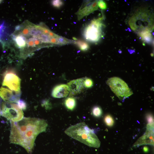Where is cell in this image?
Masks as SVG:
<instances>
[{"label": "cell", "mask_w": 154, "mask_h": 154, "mask_svg": "<svg viewBox=\"0 0 154 154\" xmlns=\"http://www.w3.org/2000/svg\"><path fill=\"white\" fill-rule=\"evenodd\" d=\"M92 112L94 116L96 117H100L102 114V111L101 108L98 106H95L92 109Z\"/></svg>", "instance_id": "cell-17"}, {"label": "cell", "mask_w": 154, "mask_h": 154, "mask_svg": "<svg viewBox=\"0 0 154 154\" xmlns=\"http://www.w3.org/2000/svg\"><path fill=\"white\" fill-rule=\"evenodd\" d=\"M10 122V143L21 146L30 154L37 137L45 131L48 126L45 120L36 118L24 117L19 121Z\"/></svg>", "instance_id": "cell-2"}, {"label": "cell", "mask_w": 154, "mask_h": 154, "mask_svg": "<svg viewBox=\"0 0 154 154\" xmlns=\"http://www.w3.org/2000/svg\"><path fill=\"white\" fill-rule=\"evenodd\" d=\"M102 17L94 19L84 28L83 35L87 40L96 42L102 37V28L104 26L102 22Z\"/></svg>", "instance_id": "cell-4"}, {"label": "cell", "mask_w": 154, "mask_h": 154, "mask_svg": "<svg viewBox=\"0 0 154 154\" xmlns=\"http://www.w3.org/2000/svg\"><path fill=\"white\" fill-rule=\"evenodd\" d=\"M68 136L89 146L96 148L100 142L94 130L84 122L70 126L64 131Z\"/></svg>", "instance_id": "cell-3"}, {"label": "cell", "mask_w": 154, "mask_h": 154, "mask_svg": "<svg viewBox=\"0 0 154 154\" xmlns=\"http://www.w3.org/2000/svg\"><path fill=\"white\" fill-rule=\"evenodd\" d=\"M21 94L20 92H13L3 87L0 88V97L6 102L17 103L20 100Z\"/></svg>", "instance_id": "cell-10"}, {"label": "cell", "mask_w": 154, "mask_h": 154, "mask_svg": "<svg viewBox=\"0 0 154 154\" xmlns=\"http://www.w3.org/2000/svg\"><path fill=\"white\" fill-rule=\"evenodd\" d=\"M98 1H84L76 13L78 20L88 15L98 8Z\"/></svg>", "instance_id": "cell-8"}, {"label": "cell", "mask_w": 154, "mask_h": 154, "mask_svg": "<svg viewBox=\"0 0 154 154\" xmlns=\"http://www.w3.org/2000/svg\"><path fill=\"white\" fill-rule=\"evenodd\" d=\"M154 125L147 124L146 132L134 144V146L143 145H154Z\"/></svg>", "instance_id": "cell-9"}, {"label": "cell", "mask_w": 154, "mask_h": 154, "mask_svg": "<svg viewBox=\"0 0 154 154\" xmlns=\"http://www.w3.org/2000/svg\"><path fill=\"white\" fill-rule=\"evenodd\" d=\"M107 83L112 91L121 100H124L133 94L127 84L119 78H111L107 80Z\"/></svg>", "instance_id": "cell-5"}, {"label": "cell", "mask_w": 154, "mask_h": 154, "mask_svg": "<svg viewBox=\"0 0 154 154\" xmlns=\"http://www.w3.org/2000/svg\"><path fill=\"white\" fill-rule=\"evenodd\" d=\"M2 1H2V0H0V3H1Z\"/></svg>", "instance_id": "cell-25"}, {"label": "cell", "mask_w": 154, "mask_h": 154, "mask_svg": "<svg viewBox=\"0 0 154 154\" xmlns=\"http://www.w3.org/2000/svg\"><path fill=\"white\" fill-rule=\"evenodd\" d=\"M98 7L102 10H105L107 9V5L106 3L103 0L98 1Z\"/></svg>", "instance_id": "cell-20"}, {"label": "cell", "mask_w": 154, "mask_h": 154, "mask_svg": "<svg viewBox=\"0 0 154 154\" xmlns=\"http://www.w3.org/2000/svg\"><path fill=\"white\" fill-rule=\"evenodd\" d=\"M69 92V89L67 85L61 84L54 88L52 92V95L54 98H62L66 97Z\"/></svg>", "instance_id": "cell-12"}, {"label": "cell", "mask_w": 154, "mask_h": 154, "mask_svg": "<svg viewBox=\"0 0 154 154\" xmlns=\"http://www.w3.org/2000/svg\"><path fill=\"white\" fill-rule=\"evenodd\" d=\"M21 79L15 73L10 71H6L3 76L2 83L3 86H6L11 90L20 92Z\"/></svg>", "instance_id": "cell-7"}, {"label": "cell", "mask_w": 154, "mask_h": 154, "mask_svg": "<svg viewBox=\"0 0 154 154\" xmlns=\"http://www.w3.org/2000/svg\"><path fill=\"white\" fill-rule=\"evenodd\" d=\"M19 107L22 110H25L26 108V102L22 100H19L17 102Z\"/></svg>", "instance_id": "cell-21"}, {"label": "cell", "mask_w": 154, "mask_h": 154, "mask_svg": "<svg viewBox=\"0 0 154 154\" xmlns=\"http://www.w3.org/2000/svg\"><path fill=\"white\" fill-rule=\"evenodd\" d=\"M1 110L2 116L11 121H18L24 117L22 110L13 103L3 102Z\"/></svg>", "instance_id": "cell-6"}, {"label": "cell", "mask_w": 154, "mask_h": 154, "mask_svg": "<svg viewBox=\"0 0 154 154\" xmlns=\"http://www.w3.org/2000/svg\"><path fill=\"white\" fill-rule=\"evenodd\" d=\"M104 121L108 126L112 127L114 124V120L113 117L110 114H107L104 117Z\"/></svg>", "instance_id": "cell-16"}, {"label": "cell", "mask_w": 154, "mask_h": 154, "mask_svg": "<svg viewBox=\"0 0 154 154\" xmlns=\"http://www.w3.org/2000/svg\"><path fill=\"white\" fill-rule=\"evenodd\" d=\"M150 31L144 30L139 32V36L142 40L147 43L150 42L152 39L151 34Z\"/></svg>", "instance_id": "cell-14"}, {"label": "cell", "mask_w": 154, "mask_h": 154, "mask_svg": "<svg viewBox=\"0 0 154 154\" xmlns=\"http://www.w3.org/2000/svg\"><path fill=\"white\" fill-rule=\"evenodd\" d=\"M146 118L148 124L154 125V119L152 115L151 114H148L147 115Z\"/></svg>", "instance_id": "cell-22"}, {"label": "cell", "mask_w": 154, "mask_h": 154, "mask_svg": "<svg viewBox=\"0 0 154 154\" xmlns=\"http://www.w3.org/2000/svg\"><path fill=\"white\" fill-rule=\"evenodd\" d=\"M84 78H81L70 81L67 84L69 90L70 96L76 95L81 92L84 88Z\"/></svg>", "instance_id": "cell-11"}, {"label": "cell", "mask_w": 154, "mask_h": 154, "mask_svg": "<svg viewBox=\"0 0 154 154\" xmlns=\"http://www.w3.org/2000/svg\"><path fill=\"white\" fill-rule=\"evenodd\" d=\"M64 104L67 109L70 110H73L76 106V100L73 97H69L65 100Z\"/></svg>", "instance_id": "cell-13"}, {"label": "cell", "mask_w": 154, "mask_h": 154, "mask_svg": "<svg viewBox=\"0 0 154 154\" xmlns=\"http://www.w3.org/2000/svg\"><path fill=\"white\" fill-rule=\"evenodd\" d=\"M15 46L21 51L32 52L45 47L63 45V37L42 23L36 25L26 21L15 27L11 35Z\"/></svg>", "instance_id": "cell-1"}, {"label": "cell", "mask_w": 154, "mask_h": 154, "mask_svg": "<svg viewBox=\"0 0 154 154\" xmlns=\"http://www.w3.org/2000/svg\"><path fill=\"white\" fill-rule=\"evenodd\" d=\"M143 151L145 153H147L149 151L148 147L146 146H144L143 148Z\"/></svg>", "instance_id": "cell-23"}, {"label": "cell", "mask_w": 154, "mask_h": 154, "mask_svg": "<svg viewBox=\"0 0 154 154\" xmlns=\"http://www.w3.org/2000/svg\"><path fill=\"white\" fill-rule=\"evenodd\" d=\"M1 103H2V100L1 98L0 97V116L2 114V110H1Z\"/></svg>", "instance_id": "cell-24"}, {"label": "cell", "mask_w": 154, "mask_h": 154, "mask_svg": "<svg viewBox=\"0 0 154 154\" xmlns=\"http://www.w3.org/2000/svg\"><path fill=\"white\" fill-rule=\"evenodd\" d=\"M73 43L76 45L82 51H85L87 50L89 48V44L86 42L81 40L74 39Z\"/></svg>", "instance_id": "cell-15"}, {"label": "cell", "mask_w": 154, "mask_h": 154, "mask_svg": "<svg viewBox=\"0 0 154 154\" xmlns=\"http://www.w3.org/2000/svg\"><path fill=\"white\" fill-rule=\"evenodd\" d=\"M93 82L92 79L87 78H84V87L87 88H89L93 86Z\"/></svg>", "instance_id": "cell-18"}, {"label": "cell", "mask_w": 154, "mask_h": 154, "mask_svg": "<svg viewBox=\"0 0 154 154\" xmlns=\"http://www.w3.org/2000/svg\"><path fill=\"white\" fill-rule=\"evenodd\" d=\"M51 4L54 7L57 8H59L63 5V2L61 0H54L52 1Z\"/></svg>", "instance_id": "cell-19"}]
</instances>
